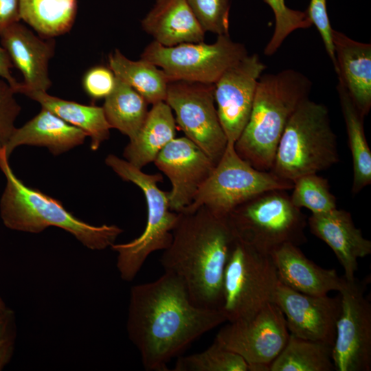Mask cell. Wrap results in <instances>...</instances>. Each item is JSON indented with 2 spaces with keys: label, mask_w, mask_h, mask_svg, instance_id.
Returning a JSON list of instances; mask_svg holds the SVG:
<instances>
[{
  "label": "cell",
  "mask_w": 371,
  "mask_h": 371,
  "mask_svg": "<svg viewBox=\"0 0 371 371\" xmlns=\"http://www.w3.org/2000/svg\"><path fill=\"white\" fill-rule=\"evenodd\" d=\"M160 263L184 284L195 305L219 308L225 268L236 240L227 217L204 206L179 213Z\"/></svg>",
  "instance_id": "cell-2"
},
{
  "label": "cell",
  "mask_w": 371,
  "mask_h": 371,
  "mask_svg": "<svg viewBox=\"0 0 371 371\" xmlns=\"http://www.w3.org/2000/svg\"><path fill=\"white\" fill-rule=\"evenodd\" d=\"M14 67L12 61L5 49L0 43V78L5 80L17 93L21 82H18L12 74Z\"/></svg>",
  "instance_id": "cell-38"
},
{
  "label": "cell",
  "mask_w": 371,
  "mask_h": 371,
  "mask_svg": "<svg viewBox=\"0 0 371 371\" xmlns=\"http://www.w3.org/2000/svg\"><path fill=\"white\" fill-rule=\"evenodd\" d=\"M87 137L82 130L41 107L33 118L16 127L4 148L8 157L22 145L45 147L52 155H59L82 144Z\"/></svg>",
  "instance_id": "cell-22"
},
{
  "label": "cell",
  "mask_w": 371,
  "mask_h": 371,
  "mask_svg": "<svg viewBox=\"0 0 371 371\" xmlns=\"http://www.w3.org/2000/svg\"><path fill=\"white\" fill-rule=\"evenodd\" d=\"M247 54L243 44L234 41L229 34H222L212 44L202 41L166 47L153 41L141 58L161 68L170 80L214 84L227 69Z\"/></svg>",
  "instance_id": "cell-10"
},
{
  "label": "cell",
  "mask_w": 371,
  "mask_h": 371,
  "mask_svg": "<svg viewBox=\"0 0 371 371\" xmlns=\"http://www.w3.org/2000/svg\"><path fill=\"white\" fill-rule=\"evenodd\" d=\"M15 337L12 336L0 343V370L10 361L14 350Z\"/></svg>",
  "instance_id": "cell-40"
},
{
  "label": "cell",
  "mask_w": 371,
  "mask_h": 371,
  "mask_svg": "<svg viewBox=\"0 0 371 371\" xmlns=\"http://www.w3.org/2000/svg\"><path fill=\"white\" fill-rule=\"evenodd\" d=\"M176 135V121L164 101L153 104L137 135L129 139L123 151L124 159L142 169L153 162L160 151Z\"/></svg>",
  "instance_id": "cell-23"
},
{
  "label": "cell",
  "mask_w": 371,
  "mask_h": 371,
  "mask_svg": "<svg viewBox=\"0 0 371 371\" xmlns=\"http://www.w3.org/2000/svg\"><path fill=\"white\" fill-rule=\"evenodd\" d=\"M13 88L0 78V146H4L14 129L15 120L21 111Z\"/></svg>",
  "instance_id": "cell-34"
},
{
  "label": "cell",
  "mask_w": 371,
  "mask_h": 371,
  "mask_svg": "<svg viewBox=\"0 0 371 371\" xmlns=\"http://www.w3.org/2000/svg\"><path fill=\"white\" fill-rule=\"evenodd\" d=\"M15 332L14 313L7 307L0 312V343L12 336H16Z\"/></svg>",
  "instance_id": "cell-39"
},
{
  "label": "cell",
  "mask_w": 371,
  "mask_h": 371,
  "mask_svg": "<svg viewBox=\"0 0 371 371\" xmlns=\"http://www.w3.org/2000/svg\"><path fill=\"white\" fill-rule=\"evenodd\" d=\"M265 69L258 54H247L214 84L216 111L227 142L234 144L247 124L257 83Z\"/></svg>",
  "instance_id": "cell-14"
},
{
  "label": "cell",
  "mask_w": 371,
  "mask_h": 371,
  "mask_svg": "<svg viewBox=\"0 0 371 371\" xmlns=\"http://www.w3.org/2000/svg\"><path fill=\"white\" fill-rule=\"evenodd\" d=\"M19 7L20 0H0V32L21 21Z\"/></svg>",
  "instance_id": "cell-37"
},
{
  "label": "cell",
  "mask_w": 371,
  "mask_h": 371,
  "mask_svg": "<svg viewBox=\"0 0 371 371\" xmlns=\"http://www.w3.org/2000/svg\"><path fill=\"white\" fill-rule=\"evenodd\" d=\"M7 308L5 302L0 296V312L4 311Z\"/></svg>",
  "instance_id": "cell-41"
},
{
  "label": "cell",
  "mask_w": 371,
  "mask_h": 371,
  "mask_svg": "<svg viewBox=\"0 0 371 371\" xmlns=\"http://www.w3.org/2000/svg\"><path fill=\"white\" fill-rule=\"evenodd\" d=\"M108 63L115 75L138 92L148 104L166 101L170 80L161 69L142 58L130 60L117 49L109 54Z\"/></svg>",
  "instance_id": "cell-25"
},
{
  "label": "cell",
  "mask_w": 371,
  "mask_h": 371,
  "mask_svg": "<svg viewBox=\"0 0 371 371\" xmlns=\"http://www.w3.org/2000/svg\"><path fill=\"white\" fill-rule=\"evenodd\" d=\"M293 186V182L271 171L253 167L238 155L234 144L227 142L222 157L193 201L182 212L204 206L216 216L227 217L238 205L258 194L271 190H290Z\"/></svg>",
  "instance_id": "cell-9"
},
{
  "label": "cell",
  "mask_w": 371,
  "mask_h": 371,
  "mask_svg": "<svg viewBox=\"0 0 371 371\" xmlns=\"http://www.w3.org/2000/svg\"><path fill=\"white\" fill-rule=\"evenodd\" d=\"M332 41L339 84L365 117L371 109V45L356 41L334 29Z\"/></svg>",
  "instance_id": "cell-19"
},
{
  "label": "cell",
  "mask_w": 371,
  "mask_h": 371,
  "mask_svg": "<svg viewBox=\"0 0 371 371\" xmlns=\"http://www.w3.org/2000/svg\"><path fill=\"white\" fill-rule=\"evenodd\" d=\"M284 315L273 302L267 304L247 320L229 322L215 339L240 355L249 371H270V365L289 339Z\"/></svg>",
  "instance_id": "cell-12"
},
{
  "label": "cell",
  "mask_w": 371,
  "mask_h": 371,
  "mask_svg": "<svg viewBox=\"0 0 371 371\" xmlns=\"http://www.w3.org/2000/svg\"><path fill=\"white\" fill-rule=\"evenodd\" d=\"M272 10L275 27L271 38L264 49L267 56L274 54L286 38L299 29H306L313 24L306 11L293 10L286 6L284 0H263Z\"/></svg>",
  "instance_id": "cell-32"
},
{
  "label": "cell",
  "mask_w": 371,
  "mask_h": 371,
  "mask_svg": "<svg viewBox=\"0 0 371 371\" xmlns=\"http://www.w3.org/2000/svg\"><path fill=\"white\" fill-rule=\"evenodd\" d=\"M286 190H271L235 207L227 216L236 238L266 254L285 243L306 241V217Z\"/></svg>",
  "instance_id": "cell-7"
},
{
  "label": "cell",
  "mask_w": 371,
  "mask_h": 371,
  "mask_svg": "<svg viewBox=\"0 0 371 371\" xmlns=\"http://www.w3.org/2000/svg\"><path fill=\"white\" fill-rule=\"evenodd\" d=\"M225 322L221 309L192 303L183 282L171 273L131 288L126 329L146 370L168 371L172 358Z\"/></svg>",
  "instance_id": "cell-1"
},
{
  "label": "cell",
  "mask_w": 371,
  "mask_h": 371,
  "mask_svg": "<svg viewBox=\"0 0 371 371\" xmlns=\"http://www.w3.org/2000/svg\"><path fill=\"white\" fill-rule=\"evenodd\" d=\"M332 347L290 334L287 343L270 365V371H333Z\"/></svg>",
  "instance_id": "cell-29"
},
{
  "label": "cell",
  "mask_w": 371,
  "mask_h": 371,
  "mask_svg": "<svg viewBox=\"0 0 371 371\" xmlns=\"http://www.w3.org/2000/svg\"><path fill=\"white\" fill-rule=\"evenodd\" d=\"M290 199L298 208L304 207L312 214H322L337 207V199L326 179L317 173L302 176L293 181Z\"/></svg>",
  "instance_id": "cell-31"
},
{
  "label": "cell",
  "mask_w": 371,
  "mask_h": 371,
  "mask_svg": "<svg viewBox=\"0 0 371 371\" xmlns=\"http://www.w3.org/2000/svg\"><path fill=\"white\" fill-rule=\"evenodd\" d=\"M0 43L23 76L17 93L47 91L52 85L49 63L54 54V40L36 35L16 22L0 32Z\"/></svg>",
  "instance_id": "cell-17"
},
{
  "label": "cell",
  "mask_w": 371,
  "mask_h": 371,
  "mask_svg": "<svg viewBox=\"0 0 371 371\" xmlns=\"http://www.w3.org/2000/svg\"><path fill=\"white\" fill-rule=\"evenodd\" d=\"M173 371H249L247 361L214 339L205 350L180 357Z\"/></svg>",
  "instance_id": "cell-30"
},
{
  "label": "cell",
  "mask_w": 371,
  "mask_h": 371,
  "mask_svg": "<svg viewBox=\"0 0 371 371\" xmlns=\"http://www.w3.org/2000/svg\"><path fill=\"white\" fill-rule=\"evenodd\" d=\"M283 313L290 334L333 348L341 311V297L312 295L295 291L280 281L273 297Z\"/></svg>",
  "instance_id": "cell-15"
},
{
  "label": "cell",
  "mask_w": 371,
  "mask_h": 371,
  "mask_svg": "<svg viewBox=\"0 0 371 371\" xmlns=\"http://www.w3.org/2000/svg\"><path fill=\"white\" fill-rule=\"evenodd\" d=\"M339 161L337 136L328 108L308 98L302 101L288 121L270 171L293 182L325 170Z\"/></svg>",
  "instance_id": "cell-5"
},
{
  "label": "cell",
  "mask_w": 371,
  "mask_h": 371,
  "mask_svg": "<svg viewBox=\"0 0 371 371\" xmlns=\"http://www.w3.org/2000/svg\"><path fill=\"white\" fill-rule=\"evenodd\" d=\"M270 256L276 267L279 281L298 292L325 295L332 291L340 292L346 280L336 270L324 269L307 258L298 246L285 243L273 250Z\"/></svg>",
  "instance_id": "cell-20"
},
{
  "label": "cell",
  "mask_w": 371,
  "mask_h": 371,
  "mask_svg": "<svg viewBox=\"0 0 371 371\" xmlns=\"http://www.w3.org/2000/svg\"><path fill=\"white\" fill-rule=\"evenodd\" d=\"M278 282L271 256L236 238L223 275L220 309L227 322L249 319L273 302Z\"/></svg>",
  "instance_id": "cell-8"
},
{
  "label": "cell",
  "mask_w": 371,
  "mask_h": 371,
  "mask_svg": "<svg viewBox=\"0 0 371 371\" xmlns=\"http://www.w3.org/2000/svg\"><path fill=\"white\" fill-rule=\"evenodd\" d=\"M77 8V0H20L19 13L40 36L53 38L71 30Z\"/></svg>",
  "instance_id": "cell-27"
},
{
  "label": "cell",
  "mask_w": 371,
  "mask_h": 371,
  "mask_svg": "<svg viewBox=\"0 0 371 371\" xmlns=\"http://www.w3.org/2000/svg\"><path fill=\"white\" fill-rule=\"evenodd\" d=\"M153 162L170 181L169 207L177 213L192 203L215 166L211 159L186 137L174 138Z\"/></svg>",
  "instance_id": "cell-16"
},
{
  "label": "cell",
  "mask_w": 371,
  "mask_h": 371,
  "mask_svg": "<svg viewBox=\"0 0 371 371\" xmlns=\"http://www.w3.org/2000/svg\"><path fill=\"white\" fill-rule=\"evenodd\" d=\"M205 32L229 34L230 0H186Z\"/></svg>",
  "instance_id": "cell-33"
},
{
  "label": "cell",
  "mask_w": 371,
  "mask_h": 371,
  "mask_svg": "<svg viewBox=\"0 0 371 371\" xmlns=\"http://www.w3.org/2000/svg\"><path fill=\"white\" fill-rule=\"evenodd\" d=\"M8 159L4 146H0V170L6 179L0 215L6 227L37 234L50 226L57 227L92 250L111 247L124 232L115 225H93L76 217L60 201L23 183L13 172Z\"/></svg>",
  "instance_id": "cell-4"
},
{
  "label": "cell",
  "mask_w": 371,
  "mask_h": 371,
  "mask_svg": "<svg viewBox=\"0 0 371 371\" xmlns=\"http://www.w3.org/2000/svg\"><path fill=\"white\" fill-rule=\"evenodd\" d=\"M307 224L311 232L333 251L344 271V278L352 282L358 270V260L371 254V241L356 227L351 214L335 208L322 214H312Z\"/></svg>",
  "instance_id": "cell-18"
},
{
  "label": "cell",
  "mask_w": 371,
  "mask_h": 371,
  "mask_svg": "<svg viewBox=\"0 0 371 371\" xmlns=\"http://www.w3.org/2000/svg\"><path fill=\"white\" fill-rule=\"evenodd\" d=\"M311 81L293 69L262 74L251 113L234 143L238 155L255 168L270 171L284 129L300 104L308 98Z\"/></svg>",
  "instance_id": "cell-3"
},
{
  "label": "cell",
  "mask_w": 371,
  "mask_h": 371,
  "mask_svg": "<svg viewBox=\"0 0 371 371\" xmlns=\"http://www.w3.org/2000/svg\"><path fill=\"white\" fill-rule=\"evenodd\" d=\"M308 16L319 32L326 52L335 66V56L332 41V27L326 9V0H311L307 10Z\"/></svg>",
  "instance_id": "cell-36"
},
{
  "label": "cell",
  "mask_w": 371,
  "mask_h": 371,
  "mask_svg": "<svg viewBox=\"0 0 371 371\" xmlns=\"http://www.w3.org/2000/svg\"><path fill=\"white\" fill-rule=\"evenodd\" d=\"M175 113V121L186 137L216 165L227 139L218 116L214 84L170 80L165 101Z\"/></svg>",
  "instance_id": "cell-11"
},
{
  "label": "cell",
  "mask_w": 371,
  "mask_h": 371,
  "mask_svg": "<svg viewBox=\"0 0 371 371\" xmlns=\"http://www.w3.org/2000/svg\"><path fill=\"white\" fill-rule=\"evenodd\" d=\"M364 286L355 279L339 292L341 311L332 359L337 371L371 370V304Z\"/></svg>",
  "instance_id": "cell-13"
},
{
  "label": "cell",
  "mask_w": 371,
  "mask_h": 371,
  "mask_svg": "<svg viewBox=\"0 0 371 371\" xmlns=\"http://www.w3.org/2000/svg\"><path fill=\"white\" fill-rule=\"evenodd\" d=\"M102 108L110 127L117 129L129 139L137 135L148 113L146 100L117 76L115 87L104 99Z\"/></svg>",
  "instance_id": "cell-28"
},
{
  "label": "cell",
  "mask_w": 371,
  "mask_h": 371,
  "mask_svg": "<svg viewBox=\"0 0 371 371\" xmlns=\"http://www.w3.org/2000/svg\"><path fill=\"white\" fill-rule=\"evenodd\" d=\"M336 89L352 156V192L355 194L371 184V151L365 135L364 117L358 111L346 89L339 83Z\"/></svg>",
  "instance_id": "cell-26"
},
{
  "label": "cell",
  "mask_w": 371,
  "mask_h": 371,
  "mask_svg": "<svg viewBox=\"0 0 371 371\" xmlns=\"http://www.w3.org/2000/svg\"><path fill=\"white\" fill-rule=\"evenodd\" d=\"M142 29L166 47L204 41L205 31L186 0H156Z\"/></svg>",
  "instance_id": "cell-21"
},
{
  "label": "cell",
  "mask_w": 371,
  "mask_h": 371,
  "mask_svg": "<svg viewBox=\"0 0 371 371\" xmlns=\"http://www.w3.org/2000/svg\"><path fill=\"white\" fill-rule=\"evenodd\" d=\"M82 83L85 92L92 100L105 99L115 87L116 76L109 66L97 65L85 72Z\"/></svg>",
  "instance_id": "cell-35"
},
{
  "label": "cell",
  "mask_w": 371,
  "mask_h": 371,
  "mask_svg": "<svg viewBox=\"0 0 371 371\" xmlns=\"http://www.w3.org/2000/svg\"><path fill=\"white\" fill-rule=\"evenodd\" d=\"M24 95L68 124L84 131L91 139L90 148L92 150H97L109 138L111 128L102 106L64 100L52 95L47 91H30Z\"/></svg>",
  "instance_id": "cell-24"
},
{
  "label": "cell",
  "mask_w": 371,
  "mask_h": 371,
  "mask_svg": "<svg viewBox=\"0 0 371 371\" xmlns=\"http://www.w3.org/2000/svg\"><path fill=\"white\" fill-rule=\"evenodd\" d=\"M105 164L122 180L139 187L146 202L147 221L142 234L130 242L111 246L117 254L116 266L121 278L131 282L152 253L169 246L179 213L170 209L168 192L157 186L163 180L161 174L145 173L113 154L107 155Z\"/></svg>",
  "instance_id": "cell-6"
}]
</instances>
